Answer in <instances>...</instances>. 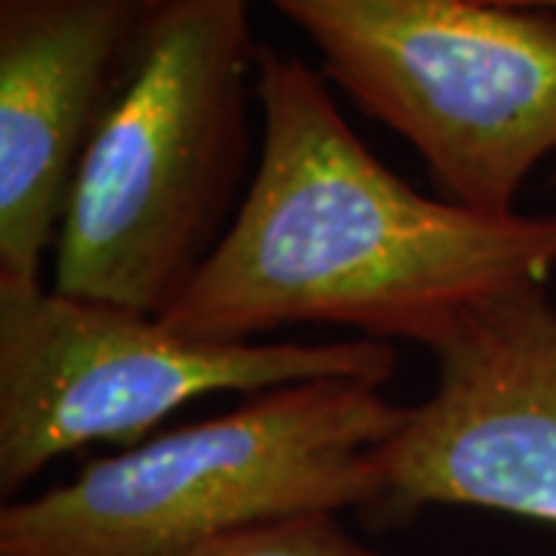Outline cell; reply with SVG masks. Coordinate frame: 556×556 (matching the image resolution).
Instances as JSON below:
<instances>
[{"instance_id": "obj_1", "label": "cell", "mask_w": 556, "mask_h": 556, "mask_svg": "<svg viewBox=\"0 0 556 556\" xmlns=\"http://www.w3.org/2000/svg\"><path fill=\"white\" fill-rule=\"evenodd\" d=\"M260 159L226 236L161 318L189 338L356 328L433 350L477 303L556 269V214L417 192L353 134L318 72L257 47Z\"/></svg>"}, {"instance_id": "obj_2", "label": "cell", "mask_w": 556, "mask_h": 556, "mask_svg": "<svg viewBox=\"0 0 556 556\" xmlns=\"http://www.w3.org/2000/svg\"><path fill=\"white\" fill-rule=\"evenodd\" d=\"M251 0H152L84 146L53 288L161 316L248 192Z\"/></svg>"}, {"instance_id": "obj_3", "label": "cell", "mask_w": 556, "mask_h": 556, "mask_svg": "<svg viewBox=\"0 0 556 556\" xmlns=\"http://www.w3.org/2000/svg\"><path fill=\"white\" fill-rule=\"evenodd\" d=\"M402 417L368 380L263 390L3 504L0 556H186L260 522L380 504L375 448Z\"/></svg>"}, {"instance_id": "obj_4", "label": "cell", "mask_w": 556, "mask_h": 556, "mask_svg": "<svg viewBox=\"0 0 556 556\" xmlns=\"http://www.w3.org/2000/svg\"><path fill=\"white\" fill-rule=\"evenodd\" d=\"M408 139L442 199L510 214L556 152V20L479 0H266Z\"/></svg>"}, {"instance_id": "obj_5", "label": "cell", "mask_w": 556, "mask_h": 556, "mask_svg": "<svg viewBox=\"0 0 556 556\" xmlns=\"http://www.w3.org/2000/svg\"><path fill=\"white\" fill-rule=\"evenodd\" d=\"M396 365L383 340H201L130 306L0 285V495L90 442L139 445L211 393L254 396L328 378L383 387Z\"/></svg>"}, {"instance_id": "obj_6", "label": "cell", "mask_w": 556, "mask_h": 556, "mask_svg": "<svg viewBox=\"0 0 556 556\" xmlns=\"http://www.w3.org/2000/svg\"><path fill=\"white\" fill-rule=\"evenodd\" d=\"M433 393L375 448L380 507H482L556 526V309L544 285L477 303L430 350Z\"/></svg>"}, {"instance_id": "obj_7", "label": "cell", "mask_w": 556, "mask_h": 556, "mask_svg": "<svg viewBox=\"0 0 556 556\" xmlns=\"http://www.w3.org/2000/svg\"><path fill=\"white\" fill-rule=\"evenodd\" d=\"M152 0H0V285H40Z\"/></svg>"}, {"instance_id": "obj_8", "label": "cell", "mask_w": 556, "mask_h": 556, "mask_svg": "<svg viewBox=\"0 0 556 556\" xmlns=\"http://www.w3.org/2000/svg\"><path fill=\"white\" fill-rule=\"evenodd\" d=\"M186 556H380L338 522V514H303L223 535Z\"/></svg>"}, {"instance_id": "obj_9", "label": "cell", "mask_w": 556, "mask_h": 556, "mask_svg": "<svg viewBox=\"0 0 556 556\" xmlns=\"http://www.w3.org/2000/svg\"><path fill=\"white\" fill-rule=\"evenodd\" d=\"M479 3H492L504 10H556V0H479Z\"/></svg>"}]
</instances>
